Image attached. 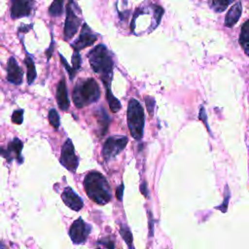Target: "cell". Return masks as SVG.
<instances>
[{"mask_svg": "<svg viewBox=\"0 0 249 249\" xmlns=\"http://www.w3.org/2000/svg\"><path fill=\"white\" fill-rule=\"evenodd\" d=\"M88 57L91 69L99 74L105 88H110L114 62L108 49L102 44L97 45L89 53Z\"/></svg>", "mask_w": 249, "mask_h": 249, "instance_id": "6da1fadb", "label": "cell"}, {"mask_svg": "<svg viewBox=\"0 0 249 249\" xmlns=\"http://www.w3.org/2000/svg\"><path fill=\"white\" fill-rule=\"evenodd\" d=\"M84 187L88 196L97 204H105L111 200L110 186L101 173L89 172L84 179Z\"/></svg>", "mask_w": 249, "mask_h": 249, "instance_id": "7a4b0ae2", "label": "cell"}, {"mask_svg": "<svg viewBox=\"0 0 249 249\" xmlns=\"http://www.w3.org/2000/svg\"><path fill=\"white\" fill-rule=\"evenodd\" d=\"M99 86L97 82L92 78L77 83L72 92L73 102L77 108H82L84 106L94 103L99 99Z\"/></svg>", "mask_w": 249, "mask_h": 249, "instance_id": "3957f363", "label": "cell"}, {"mask_svg": "<svg viewBox=\"0 0 249 249\" xmlns=\"http://www.w3.org/2000/svg\"><path fill=\"white\" fill-rule=\"evenodd\" d=\"M144 121V111L140 102L136 99H131L127 106V124L131 136L136 140H140L143 136Z\"/></svg>", "mask_w": 249, "mask_h": 249, "instance_id": "277c9868", "label": "cell"}, {"mask_svg": "<svg viewBox=\"0 0 249 249\" xmlns=\"http://www.w3.org/2000/svg\"><path fill=\"white\" fill-rule=\"evenodd\" d=\"M77 8L78 7L75 5L73 0L68 1V4L66 6V18L63 30L64 39L66 41L71 39L76 34L81 24V18L78 17V15L75 12Z\"/></svg>", "mask_w": 249, "mask_h": 249, "instance_id": "5b68a950", "label": "cell"}, {"mask_svg": "<svg viewBox=\"0 0 249 249\" xmlns=\"http://www.w3.org/2000/svg\"><path fill=\"white\" fill-rule=\"evenodd\" d=\"M127 143V137L125 136H112L107 138L103 145L102 156L106 160L115 158L120 152H122Z\"/></svg>", "mask_w": 249, "mask_h": 249, "instance_id": "8992f818", "label": "cell"}, {"mask_svg": "<svg viewBox=\"0 0 249 249\" xmlns=\"http://www.w3.org/2000/svg\"><path fill=\"white\" fill-rule=\"evenodd\" d=\"M60 163L69 171L75 172L78 164L79 160L75 154V149L71 139H66L64 144L61 147V154H60Z\"/></svg>", "mask_w": 249, "mask_h": 249, "instance_id": "52a82bcc", "label": "cell"}, {"mask_svg": "<svg viewBox=\"0 0 249 249\" xmlns=\"http://www.w3.org/2000/svg\"><path fill=\"white\" fill-rule=\"evenodd\" d=\"M90 230L91 228L89 224H87L82 218H78L73 222L69 229V236L73 243L82 244L87 240Z\"/></svg>", "mask_w": 249, "mask_h": 249, "instance_id": "ba28073f", "label": "cell"}, {"mask_svg": "<svg viewBox=\"0 0 249 249\" xmlns=\"http://www.w3.org/2000/svg\"><path fill=\"white\" fill-rule=\"evenodd\" d=\"M22 142L18 138H14L6 148H0V156L5 158L9 162L17 160L18 163H21L23 159L21 157Z\"/></svg>", "mask_w": 249, "mask_h": 249, "instance_id": "9c48e42d", "label": "cell"}, {"mask_svg": "<svg viewBox=\"0 0 249 249\" xmlns=\"http://www.w3.org/2000/svg\"><path fill=\"white\" fill-rule=\"evenodd\" d=\"M97 40L96 34H94L91 29L89 27L87 23L83 24L82 30L80 32L79 38L71 44V47L74 49L75 52H79L87 47L91 46Z\"/></svg>", "mask_w": 249, "mask_h": 249, "instance_id": "30bf717a", "label": "cell"}, {"mask_svg": "<svg viewBox=\"0 0 249 249\" xmlns=\"http://www.w3.org/2000/svg\"><path fill=\"white\" fill-rule=\"evenodd\" d=\"M12 1V9H11V17L13 18H19L22 17L29 16L33 0H11Z\"/></svg>", "mask_w": 249, "mask_h": 249, "instance_id": "8fae6325", "label": "cell"}, {"mask_svg": "<svg viewBox=\"0 0 249 249\" xmlns=\"http://www.w3.org/2000/svg\"><path fill=\"white\" fill-rule=\"evenodd\" d=\"M61 198L63 202L74 211H79L84 205L82 198L70 187H66L63 190L61 194Z\"/></svg>", "mask_w": 249, "mask_h": 249, "instance_id": "7c38bea8", "label": "cell"}, {"mask_svg": "<svg viewBox=\"0 0 249 249\" xmlns=\"http://www.w3.org/2000/svg\"><path fill=\"white\" fill-rule=\"evenodd\" d=\"M7 80L14 85H20L22 82V70L18 66L16 58L11 56L7 65Z\"/></svg>", "mask_w": 249, "mask_h": 249, "instance_id": "4fadbf2b", "label": "cell"}, {"mask_svg": "<svg viewBox=\"0 0 249 249\" xmlns=\"http://www.w3.org/2000/svg\"><path fill=\"white\" fill-rule=\"evenodd\" d=\"M56 101L59 109L61 111H67L69 108V98L67 93V88L65 84V79L62 77V79L59 81L57 88H56Z\"/></svg>", "mask_w": 249, "mask_h": 249, "instance_id": "5bb4252c", "label": "cell"}, {"mask_svg": "<svg viewBox=\"0 0 249 249\" xmlns=\"http://www.w3.org/2000/svg\"><path fill=\"white\" fill-rule=\"evenodd\" d=\"M241 12H242L241 2L238 1L237 3L233 4L229 10V12L227 13L225 18V25L228 27H232L239 19L241 16Z\"/></svg>", "mask_w": 249, "mask_h": 249, "instance_id": "9a60e30c", "label": "cell"}, {"mask_svg": "<svg viewBox=\"0 0 249 249\" xmlns=\"http://www.w3.org/2000/svg\"><path fill=\"white\" fill-rule=\"evenodd\" d=\"M239 43L244 50L245 53L249 55V19L245 21L242 24L240 37H239Z\"/></svg>", "mask_w": 249, "mask_h": 249, "instance_id": "2e32d148", "label": "cell"}, {"mask_svg": "<svg viewBox=\"0 0 249 249\" xmlns=\"http://www.w3.org/2000/svg\"><path fill=\"white\" fill-rule=\"evenodd\" d=\"M24 63H25L26 69H27V82L29 85H31L34 82V80L36 79L37 74H36L35 64H34L32 55L29 54L27 52H26V55L24 58Z\"/></svg>", "mask_w": 249, "mask_h": 249, "instance_id": "e0dca14e", "label": "cell"}, {"mask_svg": "<svg viewBox=\"0 0 249 249\" xmlns=\"http://www.w3.org/2000/svg\"><path fill=\"white\" fill-rule=\"evenodd\" d=\"M106 97L107 101L109 103L110 109L113 113H117L121 109V103L120 101L113 95L110 88H106Z\"/></svg>", "mask_w": 249, "mask_h": 249, "instance_id": "ac0fdd59", "label": "cell"}, {"mask_svg": "<svg viewBox=\"0 0 249 249\" xmlns=\"http://www.w3.org/2000/svg\"><path fill=\"white\" fill-rule=\"evenodd\" d=\"M64 0H53L49 8V14L53 17H59L62 14Z\"/></svg>", "mask_w": 249, "mask_h": 249, "instance_id": "d6986e66", "label": "cell"}, {"mask_svg": "<svg viewBox=\"0 0 249 249\" xmlns=\"http://www.w3.org/2000/svg\"><path fill=\"white\" fill-rule=\"evenodd\" d=\"M233 0H212L211 7L215 12H223Z\"/></svg>", "mask_w": 249, "mask_h": 249, "instance_id": "ffe728a7", "label": "cell"}, {"mask_svg": "<svg viewBox=\"0 0 249 249\" xmlns=\"http://www.w3.org/2000/svg\"><path fill=\"white\" fill-rule=\"evenodd\" d=\"M97 113H98V122L101 124V128L103 129L102 134H104L107 131V127H108V124H109L110 119L108 118L106 112L103 109H100L99 112H97Z\"/></svg>", "mask_w": 249, "mask_h": 249, "instance_id": "44dd1931", "label": "cell"}, {"mask_svg": "<svg viewBox=\"0 0 249 249\" xmlns=\"http://www.w3.org/2000/svg\"><path fill=\"white\" fill-rule=\"evenodd\" d=\"M48 118H49L50 124H51L55 129H57V128L59 127L60 121H59V116H58V113L56 112V110H55V109H51V110L49 111Z\"/></svg>", "mask_w": 249, "mask_h": 249, "instance_id": "7402d4cb", "label": "cell"}, {"mask_svg": "<svg viewBox=\"0 0 249 249\" xmlns=\"http://www.w3.org/2000/svg\"><path fill=\"white\" fill-rule=\"evenodd\" d=\"M120 232H121L123 238L125 240L126 244L129 246V248L133 249V246H132V235H131L130 231L127 228H125V227H121Z\"/></svg>", "mask_w": 249, "mask_h": 249, "instance_id": "603a6c76", "label": "cell"}, {"mask_svg": "<svg viewBox=\"0 0 249 249\" xmlns=\"http://www.w3.org/2000/svg\"><path fill=\"white\" fill-rule=\"evenodd\" d=\"M23 121V110L18 109L13 112L12 115V122L16 124H20Z\"/></svg>", "mask_w": 249, "mask_h": 249, "instance_id": "cb8c5ba5", "label": "cell"}, {"mask_svg": "<svg viewBox=\"0 0 249 249\" xmlns=\"http://www.w3.org/2000/svg\"><path fill=\"white\" fill-rule=\"evenodd\" d=\"M71 61H72V68L77 72L81 67V55L79 52H74Z\"/></svg>", "mask_w": 249, "mask_h": 249, "instance_id": "d4e9b609", "label": "cell"}, {"mask_svg": "<svg viewBox=\"0 0 249 249\" xmlns=\"http://www.w3.org/2000/svg\"><path fill=\"white\" fill-rule=\"evenodd\" d=\"M59 57H60V61H61V63L63 64L64 68L67 70V72H68V74H69L70 79H71V80H73V79H74V77H75L76 71L72 68V66H69V64H68V62L66 61V59L64 58V56H62L60 53H59Z\"/></svg>", "mask_w": 249, "mask_h": 249, "instance_id": "484cf974", "label": "cell"}, {"mask_svg": "<svg viewBox=\"0 0 249 249\" xmlns=\"http://www.w3.org/2000/svg\"><path fill=\"white\" fill-rule=\"evenodd\" d=\"M100 246L96 249H114V243L113 241L106 239V240H100L99 241Z\"/></svg>", "mask_w": 249, "mask_h": 249, "instance_id": "4316f807", "label": "cell"}, {"mask_svg": "<svg viewBox=\"0 0 249 249\" xmlns=\"http://www.w3.org/2000/svg\"><path fill=\"white\" fill-rule=\"evenodd\" d=\"M145 102H146V105H147L148 112L150 114H153L154 106H155V99L151 96H147V97H145Z\"/></svg>", "mask_w": 249, "mask_h": 249, "instance_id": "83f0119b", "label": "cell"}, {"mask_svg": "<svg viewBox=\"0 0 249 249\" xmlns=\"http://www.w3.org/2000/svg\"><path fill=\"white\" fill-rule=\"evenodd\" d=\"M123 192H124V185L122 184L121 186H119L118 187V189H117V191H116V196H117V198L118 199H122V197H123Z\"/></svg>", "mask_w": 249, "mask_h": 249, "instance_id": "f1b7e54d", "label": "cell"}, {"mask_svg": "<svg viewBox=\"0 0 249 249\" xmlns=\"http://www.w3.org/2000/svg\"><path fill=\"white\" fill-rule=\"evenodd\" d=\"M199 119H201V120H203V122H204V124H206V126L208 127V125H207V118H206V116H205V112H204V109H203V107H201L200 108V113H199Z\"/></svg>", "mask_w": 249, "mask_h": 249, "instance_id": "f546056e", "label": "cell"}, {"mask_svg": "<svg viewBox=\"0 0 249 249\" xmlns=\"http://www.w3.org/2000/svg\"><path fill=\"white\" fill-rule=\"evenodd\" d=\"M140 190H141V193L145 196H148V190H147V184L144 182L141 184V187H140Z\"/></svg>", "mask_w": 249, "mask_h": 249, "instance_id": "4dcf8cb0", "label": "cell"}, {"mask_svg": "<svg viewBox=\"0 0 249 249\" xmlns=\"http://www.w3.org/2000/svg\"><path fill=\"white\" fill-rule=\"evenodd\" d=\"M53 41L52 40V43H51V46H50V48L46 51V54H47V56H48V58L50 59V57L52 56V53H53Z\"/></svg>", "mask_w": 249, "mask_h": 249, "instance_id": "1f68e13d", "label": "cell"}, {"mask_svg": "<svg viewBox=\"0 0 249 249\" xmlns=\"http://www.w3.org/2000/svg\"><path fill=\"white\" fill-rule=\"evenodd\" d=\"M0 249H4V246L2 244H0Z\"/></svg>", "mask_w": 249, "mask_h": 249, "instance_id": "d6a6232c", "label": "cell"}]
</instances>
